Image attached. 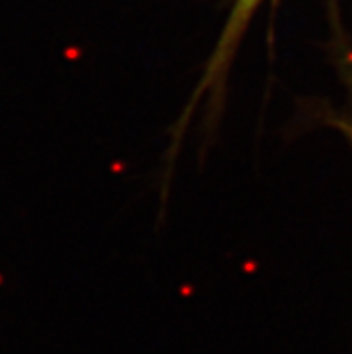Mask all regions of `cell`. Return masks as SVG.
Masks as SVG:
<instances>
[{"label":"cell","mask_w":352,"mask_h":354,"mask_svg":"<svg viewBox=\"0 0 352 354\" xmlns=\"http://www.w3.org/2000/svg\"><path fill=\"white\" fill-rule=\"evenodd\" d=\"M263 0H236L232 11L228 15L227 22H225L223 31L219 35L216 47L210 53L209 59L203 68V76L198 81L196 88L192 92L189 104L183 112L182 119L178 121V130L185 128V122L191 119L194 108L207 101V95H212L210 99H216L221 95V90L225 86L228 72H230V65L234 63L236 53L239 49V44L245 36L246 29H248L252 18H254L255 11L261 6Z\"/></svg>","instance_id":"6da1fadb"}]
</instances>
